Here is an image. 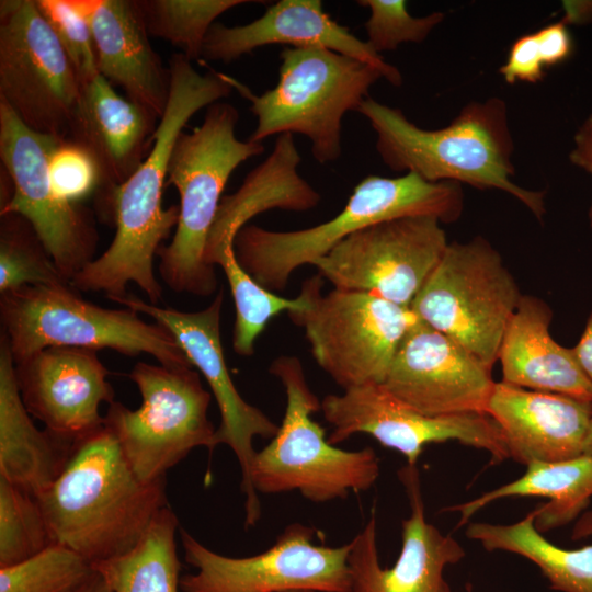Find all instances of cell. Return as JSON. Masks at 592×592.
Here are the masks:
<instances>
[{
	"instance_id": "cell-1",
	"label": "cell",
	"mask_w": 592,
	"mask_h": 592,
	"mask_svg": "<svg viewBox=\"0 0 592 592\" xmlns=\"http://www.w3.org/2000/svg\"><path fill=\"white\" fill-rule=\"evenodd\" d=\"M170 92L155 133L153 145L141 164L122 184L95 201L100 215L115 227L109 248L71 280L78 291L104 292L109 299L127 294L135 283L158 305L163 288L153 272V259L177 227L179 206L162 207L168 164L173 146L191 117L230 95L231 77L210 70L201 73L181 53L168 59Z\"/></svg>"
},
{
	"instance_id": "cell-2",
	"label": "cell",
	"mask_w": 592,
	"mask_h": 592,
	"mask_svg": "<svg viewBox=\"0 0 592 592\" xmlns=\"http://www.w3.org/2000/svg\"><path fill=\"white\" fill-rule=\"evenodd\" d=\"M35 499L52 544L91 563L133 549L168 505L166 479L140 480L104 424L75 441L60 475Z\"/></svg>"
},
{
	"instance_id": "cell-3",
	"label": "cell",
	"mask_w": 592,
	"mask_h": 592,
	"mask_svg": "<svg viewBox=\"0 0 592 592\" xmlns=\"http://www.w3.org/2000/svg\"><path fill=\"white\" fill-rule=\"evenodd\" d=\"M357 112L376 133V150L389 169L412 172L433 183L451 181L501 190L543 220L545 193L512 182L514 146L503 100L470 102L448 126L435 130L414 125L400 110L371 98Z\"/></svg>"
},
{
	"instance_id": "cell-4",
	"label": "cell",
	"mask_w": 592,
	"mask_h": 592,
	"mask_svg": "<svg viewBox=\"0 0 592 592\" xmlns=\"http://www.w3.org/2000/svg\"><path fill=\"white\" fill-rule=\"evenodd\" d=\"M464 208L460 183L428 182L408 172L397 178L368 175L354 187L343 209L319 225L273 231L246 225L234 249L240 265L270 292L284 291L301 265L326 255L351 235L374 224L410 216H431L453 223Z\"/></svg>"
},
{
	"instance_id": "cell-5",
	"label": "cell",
	"mask_w": 592,
	"mask_h": 592,
	"mask_svg": "<svg viewBox=\"0 0 592 592\" xmlns=\"http://www.w3.org/2000/svg\"><path fill=\"white\" fill-rule=\"evenodd\" d=\"M238 119L234 105L218 101L206 109L202 124L182 132L173 146L167 183L179 192V219L171 242L157 257L161 280L177 293L207 297L217 289L205 249L223 191L238 166L264 151L262 143L237 138Z\"/></svg>"
},
{
	"instance_id": "cell-6",
	"label": "cell",
	"mask_w": 592,
	"mask_h": 592,
	"mask_svg": "<svg viewBox=\"0 0 592 592\" xmlns=\"http://www.w3.org/2000/svg\"><path fill=\"white\" fill-rule=\"evenodd\" d=\"M269 372L283 385L286 407L277 433L252 460L253 490L258 494L298 491L307 500L322 503L372 488L380 471L375 451H345L329 443L325 430L311 418L321 401L310 389L300 360L277 356Z\"/></svg>"
},
{
	"instance_id": "cell-7",
	"label": "cell",
	"mask_w": 592,
	"mask_h": 592,
	"mask_svg": "<svg viewBox=\"0 0 592 592\" xmlns=\"http://www.w3.org/2000/svg\"><path fill=\"white\" fill-rule=\"evenodd\" d=\"M277 84L257 95L231 77V83L251 102L257 126L248 140L262 143L285 133L306 136L320 164L342 153V119L357 111L371 87L382 78L375 67L322 48L285 47L280 53Z\"/></svg>"
},
{
	"instance_id": "cell-8",
	"label": "cell",
	"mask_w": 592,
	"mask_h": 592,
	"mask_svg": "<svg viewBox=\"0 0 592 592\" xmlns=\"http://www.w3.org/2000/svg\"><path fill=\"white\" fill-rule=\"evenodd\" d=\"M72 285L24 286L0 295V319L14 363L50 346L143 353L166 366H192L164 327L130 308L112 309L83 299ZM193 367V366H192Z\"/></svg>"
},
{
	"instance_id": "cell-9",
	"label": "cell",
	"mask_w": 592,
	"mask_h": 592,
	"mask_svg": "<svg viewBox=\"0 0 592 592\" xmlns=\"http://www.w3.org/2000/svg\"><path fill=\"white\" fill-rule=\"evenodd\" d=\"M127 376L141 405L132 410L114 400L104 425L140 480L166 479L167 471L196 447L213 453L217 429L208 418L212 392L194 367L138 362Z\"/></svg>"
},
{
	"instance_id": "cell-10",
	"label": "cell",
	"mask_w": 592,
	"mask_h": 592,
	"mask_svg": "<svg viewBox=\"0 0 592 592\" xmlns=\"http://www.w3.org/2000/svg\"><path fill=\"white\" fill-rule=\"evenodd\" d=\"M522 295L498 250L477 236L448 242L410 310L492 369Z\"/></svg>"
},
{
	"instance_id": "cell-11",
	"label": "cell",
	"mask_w": 592,
	"mask_h": 592,
	"mask_svg": "<svg viewBox=\"0 0 592 592\" xmlns=\"http://www.w3.org/2000/svg\"><path fill=\"white\" fill-rule=\"evenodd\" d=\"M305 330L311 354L344 389L383 384L415 320L408 307L376 295L320 287L305 310L288 314Z\"/></svg>"
},
{
	"instance_id": "cell-12",
	"label": "cell",
	"mask_w": 592,
	"mask_h": 592,
	"mask_svg": "<svg viewBox=\"0 0 592 592\" xmlns=\"http://www.w3.org/2000/svg\"><path fill=\"white\" fill-rule=\"evenodd\" d=\"M184 560L196 569L181 576L182 592H352L350 542L315 544V528L292 523L266 550L249 557L220 555L180 528Z\"/></svg>"
},
{
	"instance_id": "cell-13",
	"label": "cell",
	"mask_w": 592,
	"mask_h": 592,
	"mask_svg": "<svg viewBox=\"0 0 592 592\" xmlns=\"http://www.w3.org/2000/svg\"><path fill=\"white\" fill-rule=\"evenodd\" d=\"M61 139L31 129L0 100V158L12 185L0 216L24 217L60 274L71 282L93 260L98 232L91 212L65 201L52 185L49 158Z\"/></svg>"
},
{
	"instance_id": "cell-14",
	"label": "cell",
	"mask_w": 592,
	"mask_h": 592,
	"mask_svg": "<svg viewBox=\"0 0 592 592\" xmlns=\"http://www.w3.org/2000/svg\"><path fill=\"white\" fill-rule=\"evenodd\" d=\"M81 83L35 0L0 1V100L31 129L67 138Z\"/></svg>"
},
{
	"instance_id": "cell-15",
	"label": "cell",
	"mask_w": 592,
	"mask_h": 592,
	"mask_svg": "<svg viewBox=\"0 0 592 592\" xmlns=\"http://www.w3.org/2000/svg\"><path fill=\"white\" fill-rule=\"evenodd\" d=\"M447 244L437 218L402 217L351 235L312 265L333 288L369 293L410 308Z\"/></svg>"
},
{
	"instance_id": "cell-16",
	"label": "cell",
	"mask_w": 592,
	"mask_h": 592,
	"mask_svg": "<svg viewBox=\"0 0 592 592\" xmlns=\"http://www.w3.org/2000/svg\"><path fill=\"white\" fill-rule=\"evenodd\" d=\"M112 300L149 316L169 330L192 366L205 378L220 412L216 444L229 446L238 459L240 489L244 494V526H254L261 517V502L250 483V468L257 453L253 441L255 437L273 439L278 425L262 410L247 402L230 377L220 339L223 289L206 308L197 311L161 307L130 293Z\"/></svg>"
},
{
	"instance_id": "cell-17",
	"label": "cell",
	"mask_w": 592,
	"mask_h": 592,
	"mask_svg": "<svg viewBox=\"0 0 592 592\" xmlns=\"http://www.w3.org/2000/svg\"><path fill=\"white\" fill-rule=\"evenodd\" d=\"M320 410L332 426L328 441L337 445L357 433L402 454L415 466L424 446L457 441L488 452L493 462L509 458L498 424L487 414L462 413L431 417L406 405L383 384H367L327 395Z\"/></svg>"
},
{
	"instance_id": "cell-18",
	"label": "cell",
	"mask_w": 592,
	"mask_h": 592,
	"mask_svg": "<svg viewBox=\"0 0 592 592\" xmlns=\"http://www.w3.org/2000/svg\"><path fill=\"white\" fill-rule=\"evenodd\" d=\"M491 369L447 335L415 318L386 378L396 398L431 417L487 414Z\"/></svg>"
},
{
	"instance_id": "cell-19",
	"label": "cell",
	"mask_w": 592,
	"mask_h": 592,
	"mask_svg": "<svg viewBox=\"0 0 592 592\" xmlns=\"http://www.w3.org/2000/svg\"><path fill=\"white\" fill-rule=\"evenodd\" d=\"M398 475L411 508L409 517L401 522L399 557L391 568L380 566L373 509L363 530L350 542L352 592H453L443 572L446 566L460 561L465 550L425 520L417 466L407 464Z\"/></svg>"
},
{
	"instance_id": "cell-20",
	"label": "cell",
	"mask_w": 592,
	"mask_h": 592,
	"mask_svg": "<svg viewBox=\"0 0 592 592\" xmlns=\"http://www.w3.org/2000/svg\"><path fill=\"white\" fill-rule=\"evenodd\" d=\"M14 368L26 410L46 430L76 441L103 426L100 407L114 401V389L98 351L50 346Z\"/></svg>"
},
{
	"instance_id": "cell-21",
	"label": "cell",
	"mask_w": 592,
	"mask_h": 592,
	"mask_svg": "<svg viewBox=\"0 0 592 592\" xmlns=\"http://www.w3.org/2000/svg\"><path fill=\"white\" fill-rule=\"evenodd\" d=\"M272 44L333 50L375 67L392 86L402 84L400 71L386 62L366 41L334 21L320 0H280L250 23L239 26L214 23L205 38L201 60L228 64Z\"/></svg>"
},
{
	"instance_id": "cell-22",
	"label": "cell",
	"mask_w": 592,
	"mask_h": 592,
	"mask_svg": "<svg viewBox=\"0 0 592 592\" xmlns=\"http://www.w3.org/2000/svg\"><path fill=\"white\" fill-rule=\"evenodd\" d=\"M160 118L119 95L100 73L81 84L67 139L94 160L95 201L125 182L150 152Z\"/></svg>"
},
{
	"instance_id": "cell-23",
	"label": "cell",
	"mask_w": 592,
	"mask_h": 592,
	"mask_svg": "<svg viewBox=\"0 0 592 592\" xmlns=\"http://www.w3.org/2000/svg\"><path fill=\"white\" fill-rule=\"evenodd\" d=\"M486 413L498 424L509 457L527 466L583 455L592 402L501 380L493 385Z\"/></svg>"
},
{
	"instance_id": "cell-24",
	"label": "cell",
	"mask_w": 592,
	"mask_h": 592,
	"mask_svg": "<svg viewBox=\"0 0 592 592\" xmlns=\"http://www.w3.org/2000/svg\"><path fill=\"white\" fill-rule=\"evenodd\" d=\"M94 43L99 73L159 118L170 71L152 48L137 0H79Z\"/></svg>"
},
{
	"instance_id": "cell-25",
	"label": "cell",
	"mask_w": 592,
	"mask_h": 592,
	"mask_svg": "<svg viewBox=\"0 0 592 592\" xmlns=\"http://www.w3.org/2000/svg\"><path fill=\"white\" fill-rule=\"evenodd\" d=\"M551 318L553 311L545 300L522 295L499 350L502 382L592 402V379L581 367L573 348L560 345L550 335Z\"/></svg>"
},
{
	"instance_id": "cell-26",
	"label": "cell",
	"mask_w": 592,
	"mask_h": 592,
	"mask_svg": "<svg viewBox=\"0 0 592 592\" xmlns=\"http://www.w3.org/2000/svg\"><path fill=\"white\" fill-rule=\"evenodd\" d=\"M300 161L293 134L278 135L270 156L234 193L223 196L206 242L209 265L219 252L234 247L238 231L258 214L274 208L305 212L319 204L320 194L298 173Z\"/></svg>"
},
{
	"instance_id": "cell-27",
	"label": "cell",
	"mask_w": 592,
	"mask_h": 592,
	"mask_svg": "<svg viewBox=\"0 0 592 592\" xmlns=\"http://www.w3.org/2000/svg\"><path fill=\"white\" fill-rule=\"evenodd\" d=\"M75 441L34 424L16 383L5 337L0 340V477L36 497L60 475Z\"/></svg>"
},
{
	"instance_id": "cell-28",
	"label": "cell",
	"mask_w": 592,
	"mask_h": 592,
	"mask_svg": "<svg viewBox=\"0 0 592 592\" xmlns=\"http://www.w3.org/2000/svg\"><path fill=\"white\" fill-rule=\"evenodd\" d=\"M519 479L445 511L458 512L459 526L487 504L510 497L549 499L535 509V526L548 531L573 520L592 497V456L581 455L559 462H535Z\"/></svg>"
},
{
	"instance_id": "cell-29",
	"label": "cell",
	"mask_w": 592,
	"mask_h": 592,
	"mask_svg": "<svg viewBox=\"0 0 592 592\" xmlns=\"http://www.w3.org/2000/svg\"><path fill=\"white\" fill-rule=\"evenodd\" d=\"M577 528L592 534V512L582 517ZM579 534V533H578ZM467 537L488 551L503 550L534 562L553 590L592 592V544L578 549H563L547 540L535 526L532 511L513 524L476 522L468 525Z\"/></svg>"
},
{
	"instance_id": "cell-30",
	"label": "cell",
	"mask_w": 592,
	"mask_h": 592,
	"mask_svg": "<svg viewBox=\"0 0 592 592\" xmlns=\"http://www.w3.org/2000/svg\"><path fill=\"white\" fill-rule=\"evenodd\" d=\"M178 528V517L167 505L133 549L92 567L113 592H179Z\"/></svg>"
},
{
	"instance_id": "cell-31",
	"label": "cell",
	"mask_w": 592,
	"mask_h": 592,
	"mask_svg": "<svg viewBox=\"0 0 592 592\" xmlns=\"http://www.w3.org/2000/svg\"><path fill=\"white\" fill-rule=\"evenodd\" d=\"M212 264L220 266L226 275L236 308L232 349L243 357L253 355L255 340L273 317L284 311L298 312L308 308L325 280L317 273L303 283L297 297L286 298L261 286L240 265L234 247L219 252Z\"/></svg>"
},
{
	"instance_id": "cell-32",
	"label": "cell",
	"mask_w": 592,
	"mask_h": 592,
	"mask_svg": "<svg viewBox=\"0 0 592 592\" xmlns=\"http://www.w3.org/2000/svg\"><path fill=\"white\" fill-rule=\"evenodd\" d=\"M150 36L169 42L191 61H201L205 38L226 11L250 0H137Z\"/></svg>"
},
{
	"instance_id": "cell-33",
	"label": "cell",
	"mask_w": 592,
	"mask_h": 592,
	"mask_svg": "<svg viewBox=\"0 0 592 592\" xmlns=\"http://www.w3.org/2000/svg\"><path fill=\"white\" fill-rule=\"evenodd\" d=\"M0 217V294L30 285H71L24 217Z\"/></svg>"
},
{
	"instance_id": "cell-34",
	"label": "cell",
	"mask_w": 592,
	"mask_h": 592,
	"mask_svg": "<svg viewBox=\"0 0 592 592\" xmlns=\"http://www.w3.org/2000/svg\"><path fill=\"white\" fill-rule=\"evenodd\" d=\"M94 573L87 559L50 544L25 561L0 568V592H77Z\"/></svg>"
},
{
	"instance_id": "cell-35",
	"label": "cell",
	"mask_w": 592,
	"mask_h": 592,
	"mask_svg": "<svg viewBox=\"0 0 592 592\" xmlns=\"http://www.w3.org/2000/svg\"><path fill=\"white\" fill-rule=\"evenodd\" d=\"M50 544L35 497L0 477V568L25 561Z\"/></svg>"
},
{
	"instance_id": "cell-36",
	"label": "cell",
	"mask_w": 592,
	"mask_h": 592,
	"mask_svg": "<svg viewBox=\"0 0 592 592\" xmlns=\"http://www.w3.org/2000/svg\"><path fill=\"white\" fill-rule=\"evenodd\" d=\"M356 3L369 9L371 14L364 25L366 42L379 55L380 52L395 50L402 43L423 42L445 18L443 12L414 18L403 0H358Z\"/></svg>"
},
{
	"instance_id": "cell-37",
	"label": "cell",
	"mask_w": 592,
	"mask_h": 592,
	"mask_svg": "<svg viewBox=\"0 0 592 592\" xmlns=\"http://www.w3.org/2000/svg\"><path fill=\"white\" fill-rule=\"evenodd\" d=\"M35 1L71 61L80 83L98 76L92 32L79 0Z\"/></svg>"
},
{
	"instance_id": "cell-38",
	"label": "cell",
	"mask_w": 592,
	"mask_h": 592,
	"mask_svg": "<svg viewBox=\"0 0 592 592\" xmlns=\"http://www.w3.org/2000/svg\"><path fill=\"white\" fill-rule=\"evenodd\" d=\"M49 179L57 194L72 204L92 194L100 186V175L92 157L80 146L62 138L49 158Z\"/></svg>"
},
{
	"instance_id": "cell-39",
	"label": "cell",
	"mask_w": 592,
	"mask_h": 592,
	"mask_svg": "<svg viewBox=\"0 0 592 592\" xmlns=\"http://www.w3.org/2000/svg\"><path fill=\"white\" fill-rule=\"evenodd\" d=\"M544 62L535 33L519 37L511 46L506 62L499 69L504 80L535 83L543 79Z\"/></svg>"
},
{
	"instance_id": "cell-40",
	"label": "cell",
	"mask_w": 592,
	"mask_h": 592,
	"mask_svg": "<svg viewBox=\"0 0 592 592\" xmlns=\"http://www.w3.org/2000/svg\"><path fill=\"white\" fill-rule=\"evenodd\" d=\"M567 23L558 21L535 33L545 67L563 62L573 50V42Z\"/></svg>"
},
{
	"instance_id": "cell-41",
	"label": "cell",
	"mask_w": 592,
	"mask_h": 592,
	"mask_svg": "<svg viewBox=\"0 0 592 592\" xmlns=\"http://www.w3.org/2000/svg\"><path fill=\"white\" fill-rule=\"evenodd\" d=\"M574 148L570 152V160L592 174V115H590L574 136ZM589 220L592 227V204L589 210Z\"/></svg>"
},
{
	"instance_id": "cell-42",
	"label": "cell",
	"mask_w": 592,
	"mask_h": 592,
	"mask_svg": "<svg viewBox=\"0 0 592 592\" xmlns=\"http://www.w3.org/2000/svg\"><path fill=\"white\" fill-rule=\"evenodd\" d=\"M577 358L585 372V374L592 379V311L588 318L584 331L573 348Z\"/></svg>"
},
{
	"instance_id": "cell-43",
	"label": "cell",
	"mask_w": 592,
	"mask_h": 592,
	"mask_svg": "<svg viewBox=\"0 0 592 592\" xmlns=\"http://www.w3.org/2000/svg\"><path fill=\"white\" fill-rule=\"evenodd\" d=\"M77 592H113V590L95 571V573Z\"/></svg>"
},
{
	"instance_id": "cell-44",
	"label": "cell",
	"mask_w": 592,
	"mask_h": 592,
	"mask_svg": "<svg viewBox=\"0 0 592 592\" xmlns=\"http://www.w3.org/2000/svg\"><path fill=\"white\" fill-rule=\"evenodd\" d=\"M583 455L592 456V419L583 444Z\"/></svg>"
},
{
	"instance_id": "cell-45",
	"label": "cell",
	"mask_w": 592,
	"mask_h": 592,
	"mask_svg": "<svg viewBox=\"0 0 592 592\" xmlns=\"http://www.w3.org/2000/svg\"><path fill=\"white\" fill-rule=\"evenodd\" d=\"M288 592H314V591H288Z\"/></svg>"
}]
</instances>
